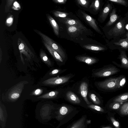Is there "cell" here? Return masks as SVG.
<instances>
[{
    "instance_id": "cell-3",
    "label": "cell",
    "mask_w": 128,
    "mask_h": 128,
    "mask_svg": "<svg viewBox=\"0 0 128 128\" xmlns=\"http://www.w3.org/2000/svg\"><path fill=\"white\" fill-rule=\"evenodd\" d=\"M126 82L124 76H120L118 77L110 78L98 84L100 88L105 90H112L118 89L123 86Z\"/></svg>"
},
{
    "instance_id": "cell-41",
    "label": "cell",
    "mask_w": 128,
    "mask_h": 128,
    "mask_svg": "<svg viewBox=\"0 0 128 128\" xmlns=\"http://www.w3.org/2000/svg\"><path fill=\"white\" fill-rule=\"evenodd\" d=\"M125 16L128 17V12L126 14Z\"/></svg>"
},
{
    "instance_id": "cell-36",
    "label": "cell",
    "mask_w": 128,
    "mask_h": 128,
    "mask_svg": "<svg viewBox=\"0 0 128 128\" xmlns=\"http://www.w3.org/2000/svg\"><path fill=\"white\" fill-rule=\"evenodd\" d=\"M110 119L113 125L116 128H120V124L118 122L112 117H110Z\"/></svg>"
},
{
    "instance_id": "cell-26",
    "label": "cell",
    "mask_w": 128,
    "mask_h": 128,
    "mask_svg": "<svg viewBox=\"0 0 128 128\" xmlns=\"http://www.w3.org/2000/svg\"><path fill=\"white\" fill-rule=\"evenodd\" d=\"M88 108L95 111L96 112H104V109L98 105L90 104L87 105Z\"/></svg>"
},
{
    "instance_id": "cell-20",
    "label": "cell",
    "mask_w": 128,
    "mask_h": 128,
    "mask_svg": "<svg viewBox=\"0 0 128 128\" xmlns=\"http://www.w3.org/2000/svg\"><path fill=\"white\" fill-rule=\"evenodd\" d=\"M83 46L87 49L94 51H103L107 49L106 46L92 44L85 45Z\"/></svg>"
},
{
    "instance_id": "cell-22",
    "label": "cell",
    "mask_w": 128,
    "mask_h": 128,
    "mask_svg": "<svg viewBox=\"0 0 128 128\" xmlns=\"http://www.w3.org/2000/svg\"><path fill=\"white\" fill-rule=\"evenodd\" d=\"M58 93L57 91H52L41 96L38 98L46 99L54 98L57 96Z\"/></svg>"
},
{
    "instance_id": "cell-21",
    "label": "cell",
    "mask_w": 128,
    "mask_h": 128,
    "mask_svg": "<svg viewBox=\"0 0 128 128\" xmlns=\"http://www.w3.org/2000/svg\"><path fill=\"white\" fill-rule=\"evenodd\" d=\"M48 18L53 28L54 33L56 35L58 36L59 34V28L57 23L55 20L50 16H48Z\"/></svg>"
},
{
    "instance_id": "cell-5",
    "label": "cell",
    "mask_w": 128,
    "mask_h": 128,
    "mask_svg": "<svg viewBox=\"0 0 128 128\" xmlns=\"http://www.w3.org/2000/svg\"><path fill=\"white\" fill-rule=\"evenodd\" d=\"M107 44L110 49L112 50H128V31L126 38L115 40H108Z\"/></svg>"
},
{
    "instance_id": "cell-14",
    "label": "cell",
    "mask_w": 128,
    "mask_h": 128,
    "mask_svg": "<svg viewBox=\"0 0 128 128\" xmlns=\"http://www.w3.org/2000/svg\"><path fill=\"white\" fill-rule=\"evenodd\" d=\"M88 84L87 83L85 82H82L80 87V93L88 105L90 104H91V103L89 101L88 99Z\"/></svg>"
},
{
    "instance_id": "cell-38",
    "label": "cell",
    "mask_w": 128,
    "mask_h": 128,
    "mask_svg": "<svg viewBox=\"0 0 128 128\" xmlns=\"http://www.w3.org/2000/svg\"><path fill=\"white\" fill-rule=\"evenodd\" d=\"M53 1L58 4H63L66 3L67 0H54Z\"/></svg>"
},
{
    "instance_id": "cell-24",
    "label": "cell",
    "mask_w": 128,
    "mask_h": 128,
    "mask_svg": "<svg viewBox=\"0 0 128 128\" xmlns=\"http://www.w3.org/2000/svg\"><path fill=\"white\" fill-rule=\"evenodd\" d=\"M128 100V92L120 94L113 100L115 102H123Z\"/></svg>"
},
{
    "instance_id": "cell-37",
    "label": "cell",
    "mask_w": 128,
    "mask_h": 128,
    "mask_svg": "<svg viewBox=\"0 0 128 128\" xmlns=\"http://www.w3.org/2000/svg\"><path fill=\"white\" fill-rule=\"evenodd\" d=\"M120 102H115L114 103L112 104L111 105V106L112 108L114 109H116L119 108L120 106Z\"/></svg>"
},
{
    "instance_id": "cell-30",
    "label": "cell",
    "mask_w": 128,
    "mask_h": 128,
    "mask_svg": "<svg viewBox=\"0 0 128 128\" xmlns=\"http://www.w3.org/2000/svg\"><path fill=\"white\" fill-rule=\"evenodd\" d=\"M113 3L120 4L126 7L128 6V2L125 0H108Z\"/></svg>"
},
{
    "instance_id": "cell-7",
    "label": "cell",
    "mask_w": 128,
    "mask_h": 128,
    "mask_svg": "<svg viewBox=\"0 0 128 128\" xmlns=\"http://www.w3.org/2000/svg\"><path fill=\"white\" fill-rule=\"evenodd\" d=\"M26 83L25 81L21 82L13 87L9 92V98L11 100H14L18 98L24 89V84Z\"/></svg>"
},
{
    "instance_id": "cell-25",
    "label": "cell",
    "mask_w": 128,
    "mask_h": 128,
    "mask_svg": "<svg viewBox=\"0 0 128 128\" xmlns=\"http://www.w3.org/2000/svg\"><path fill=\"white\" fill-rule=\"evenodd\" d=\"M40 56L42 60L45 64L49 66H51L52 64L51 61L49 60L45 52L42 50H40Z\"/></svg>"
},
{
    "instance_id": "cell-27",
    "label": "cell",
    "mask_w": 128,
    "mask_h": 128,
    "mask_svg": "<svg viewBox=\"0 0 128 128\" xmlns=\"http://www.w3.org/2000/svg\"><path fill=\"white\" fill-rule=\"evenodd\" d=\"M100 0H94L92 2L90 6V8H92L94 10L97 11L100 8Z\"/></svg>"
},
{
    "instance_id": "cell-8",
    "label": "cell",
    "mask_w": 128,
    "mask_h": 128,
    "mask_svg": "<svg viewBox=\"0 0 128 128\" xmlns=\"http://www.w3.org/2000/svg\"><path fill=\"white\" fill-rule=\"evenodd\" d=\"M120 71L119 69L112 66L95 73L94 75L97 77H106L116 74Z\"/></svg>"
},
{
    "instance_id": "cell-12",
    "label": "cell",
    "mask_w": 128,
    "mask_h": 128,
    "mask_svg": "<svg viewBox=\"0 0 128 128\" xmlns=\"http://www.w3.org/2000/svg\"><path fill=\"white\" fill-rule=\"evenodd\" d=\"M60 19L62 22L67 24V26L78 27L84 30L86 29V27L78 20L64 18H62Z\"/></svg>"
},
{
    "instance_id": "cell-42",
    "label": "cell",
    "mask_w": 128,
    "mask_h": 128,
    "mask_svg": "<svg viewBox=\"0 0 128 128\" xmlns=\"http://www.w3.org/2000/svg\"><path fill=\"white\" fill-rule=\"evenodd\" d=\"M112 128L110 126H107V127H104V128Z\"/></svg>"
},
{
    "instance_id": "cell-28",
    "label": "cell",
    "mask_w": 128,
    "mask_h": 128,
    "mask_svg": "<svg viewBox=\"0 0 128 128\" xmlns=\"http://www.w3.org/2000/svg\"><path fill=\"white\" fill-rule=\"evenodd\" d=\"M90 97L92 101L96 104L99 105L101 102L99 98L94 94H90Z\"/></svg>"
},
{
    "instance_id": "cell-4",
    "label": "cell",
    "mask_w": 128,
    "mask_h": 128,
    "mask_svg": "<svg viewBox=\"0 0 128 128\" xmlns=\"http://www.w3.org/2000/svg\"><path fill=\"white\" fill-rule=\"evenodd\" d=\"M18 44L20 53L21 60L23 64H24V59L22 56L23 54L28 60L30 61L32 58L34 57V55L28 46L25 42L20 38L18 40Z\"/></svg>"
},
{
    "instance_id": "cell-34",
    "label": "cell",
    "mask_w": 128,
    "mask_h": 128,
    "mask_svg": "<svg viewBox=\"0 0 128 128\" xmlns=\"http://www.w3.org/2000/svg\"><path fill=\"white\" fill-rule=\"evenodd\" d=\"M43 90L41 88L37 89L32 92L30 95L32 96H37L40 95L42 93Z\"/></svg>"
},
{
    "instance_id": "cell-19",
    "label": "cell",
    "mask_w": 128,
    "mask_h": 128,
    "mask_svg": "<svg viewBox=\"0 0 128 128\" xmlns=\"http://www.w3.org/2000/svg\"><path fill=\"white\" fill-rule=\"evenodd\" d=\"M77 59L78 61L85 62L88 64H92L95 63L97 60L95 58L85 56H81L77 57Z\"/></svg>"
},
{
    "instance_id": "cell-23",
    "label": "cell",
    "mask_w": 128,
    "mask_h": 128,
    "mask_svg": "<svg viewBox=\"0 0 128 128\" xmlns=\"http://www.w3.org/2000/svg\"><path fill=\"white\" fill-rule=\"evenodd\" d=\"M67 30L70 34H76L84 30L78 27L67 26Z\"/></svg>"
},
{
    "instance_id": "cell-33",
    "label": "cell",
    "mask_w": 128,
    "mask_h": 128,
    "mask_svg": "<svg viewBox=\"0 0 128 128\" xmlns=\"http://www.w3.org/2000/svg\"><path fill=\"white\" fill-rule=\"evenodd\" d=\"M14 20V17L12 15L9 17L6 20V24L8 26H10L12 24Z\"/></svg>"
},
{
    "instance_id": "cell-31",
    "label": "cell",
    "mask_w": 128,
    "mask_h": 128,
    "mask_svg": "<svg viewBox=\"0 0 128 128\" xmlns=\"http://www.w3.org/2000/svg\"><path fill=\"white\" fill-rule=\"evenodd\" d=\"M54 14L56 16L62 18H65L68 14L67 13L59 11H55L54 12Z\"/></svg>"
},
{
    "instance_id": "cell-10",
    "label": "cell",
    "mask_w": 128,
    "mask_h": 128,
    "mask_svg": "<svg viewBox=\"0 0 128 128\" xmlns=\"http://www.w3.org/2000/svg\"><path fill=\"white\" fill-rule=\"evenodd\" d=\"M114 6L112 2L108 0L107 1L100 16V20L101 22H103L105 20Z\"/></svg>"
},
{
    "instance_id": "cell-9",
    "label": "cell",
    "mask_w": 128,
    "mask_h": 128,
    "mask_svg": "<svg viewBox=\"0 0 128 128\" xmlns=\"http://www.w3.org/2000/svg\"><path fill=\"white\" fill-rule=\"evenodd\" d=\"M70 78V76H58L48 78L42 82L45 85H57L64 84L67 82Z\"/></svg>"
},
{
    "instance_id": "cell-16",
    "label": "cell",
    "mask_w": 128,
    "mask_h": 128,
    "mask_svg": "<svg viewBox=\"0 0 128 128\" xmlns=\"http://www.w3.org/2000/svg\"><path fill=\"white\" fill-rule=\"evenodd\" d=\"M87 126L86 116H84L74 123L69 128H87Z\"/></svg>"
},
{
    "instance_id": "cell-17",
    "label": "cell",
    "mask_w": 128,
    "mask_h": 128,
    "mask_svg": "<svg viewBox=\"0 0 128 128\" xmlns=\"http://www.w3.org/2000/svg\"><path fill=\"white\" fill-rule=\"evenodd\" d=\"M43 43L46 48L55 59L61 62H63L62 58L56 51L53 49L44 41H43Z\"/></svg>"
},
{
    "instance_id": "cell-13",
    "label": "cell",
    "mask_w": 128,
    "mask_h": 128,
    "mask_svg": "<svg viewBox=\"0 0 128 128\" xmlns=\"http://www.w3.org/2000/svg\"><path fill=\"white\" fill-rule=\"evenodd\" d=\"M83 16L89 25L96 32L102 34V33L96 24L95 20L87 14L82 12Z\"/></svg>"
},
{
    "instance_id": "cell-29",
    "label": "cell",
    "mask_w": 128,
    "mask_h": 128,
    "mask_svg": "<svg viewBox=\"0 0 128 128\" xmlns=\"http://www.w3.org/2000/svg\"><path fill=\"white\" fill-rule=\"evenodd\" d=\"M120 112L122 115H128V102L125 103L122 106Z\"/></svg>"
},
{
    "instance_id": "cell-1",
    "label": "cell",
    "mask_w": 128,
    "mask_h": 128,
    "mask_svg": "<svg viewBox=\"0 0 128 128\" xmlns=\"http://www.w3.org/2000/svg\"><path fill=\"white\" fill-rule=\"evenodd\" d=\"M128 24V17H121L115 23L109 27L104 28L106 36L108 40H115L126 37L128 31L126 28Z\"/></svg>"
},
{
    "instance_id": "cell-35",
    "label": "cell",
    "mask_w": 128,
    "mask_h": 128,
    "mask_svg": "<svg viewBox=\"0 0 128 128\" xmlns=\"http://www.w3.org/2000/svg\"><path fill=\"white\" fill-rule=\"evenodd\" d=\"M12 8L15 10H19L21 8L20 5L17 1H15L13 4Z\"/></svg>"
},
{
    "instance_id": "cell-2",
    "label": "cell",
    "mask_w": 128,
    "mask_h": 128,
    "mask_svg": "<svg viewBox=\"0 0 128 128\" xmlns=\"http://www.w3.org/2000/svg\"><path fill=\"white\" fill-rule=\"evenodd\" d=\"M75 108L65 105L61 106L58 111V118L60 122V126L68 122L78 112Z\"/></svg>"
},
{
    "instance_id": "cell-18",
    "label": "cell",
    "mask_w": 128,
    "mask_h": 128,
    "mask_svg": "<svg viewBox=\"0 0 128 128\" xmlns=\"http://www.w3.org/2000/svg\"><path fill=\"white\" fill-rule=\"evenodd\" d=\"M66 96L68 101L75 104H80L81 101L79 98L74 92L71 91L68 92L66 94Z\"/></svg>"
},
{
    "instance_id": "cell-11",
    "label": "cell",
    "mask_w": 128,
    "mask_h": 128,
    "mask_svg": "<svg viewBox=\"0 0 128 128\" xmlns=\"http://www.w3.org/2000/svg\"><path fill=\"white\" fill-rule=\"evenodd\" d=\"M116 12V9L114 6L109 14V20L106 24L104 28H107L112 25L118 21L122 17L121 16H118Z\"/></svg>"
},
{
    "instance_id": "cell-15",
    "label": "cell",
    "mask_w": 128,
    "mask_h": 128,
    "mask_svg": "<svg viewBox=\"0 0 128 128\" xmlns=\"http://www.w3.org/2000/svg\"><path fill=\"white\" fill-rule=\"evenodd\" d=\"M120 54L118 58L120 59L121 64L120 67L128 70V58L126 55V51L123 50H119Z\"/></svg>"
},
{
    "instance_id": "cell-40",
    "label": "cell",
    "mask_w": 128,
    "mask_h": 128,
    "mask_svg": "<svg viewBox=\"0 0 128 128\" xmlns=\"http://www.w3.org/2000/svg\"><path fill=\"white\" fill-rule=\"evenodd\" d=\"M2 51L1 50V48H0V62L1 61V57H2Z\"/></svg>"
},
{
    "instance_id": "cell-32",
    "label": "cell",
    "mask_w": 128,
    "mask_h": 128,
    "mask_svg": "<svg viewBox=\"0 0 128 128\" xmlns=\"http://www.w3.org/2000/svg\"><path fill=\"white\" fill-rule=\"evenodd\" d=\"M76 1L78 4L85 7H87L89 2L88 0H77Z\"/></svg>"
},
{
    "instance_id": "cell-6",
    "label": "cell",
    "mask_w": 128,
    "mask_h": 128,
    "mask_svg": "<svg viewBox=\"0 0 128 128\" xmlns=\"http://www.w3.org/2000/svg\"><path fill=\"white\" fill-rule=\"evenodd\" d=\"M38 33L42 38L44 41L56 51L62 58H65L66 57L65 54L63 50L59 46L46 35L40 32H38Z\"/></svg>"
},
{
    "instance_id": "cell-39",
    "label": "cell",
    "mask_w": 128,
    "mask_h": 128,
    "mask_svg": "<svg viewBox=\"0 0 128 128\" xmlns=\"http://www.w3.org/2000/svg\"><path fill=\"white\" fill-rule=\"evenodd\" d=\"M60 70L57 69H54L52 70L49 73L50 75H52L56 74L58 73L60 71Z\"/></svg>"
}]
</instances>
